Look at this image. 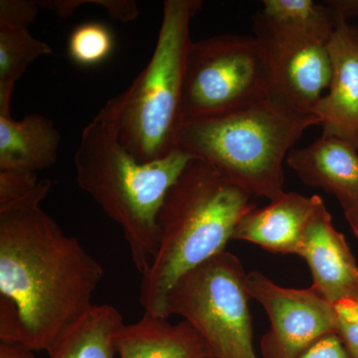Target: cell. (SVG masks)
<instances>
[{
	"label": "cell",
	"instance_id": "23",
	"mask_svg": "<svg viewBox=\"0 0 358 358\" xmlns=\"http://www.w3.org/2000/svg\"><path fill=\"white\" fill-rule=\"evenodd\" d=\"M294 358H352L336 334H329L315 341Z\"/></svg>",
	"mask_w": 358,
	"mask_h": 358
},
{
	"label": "cell",
	"instance_id": "1",
	"mask_svg": "<svg viewBox=\"0 0 358 358\" xmlns=\"http://www.w3.org/2000/svg\"><path fill=\"white\" fill-rule=\"evenodd\" d=\"M49 179L0 206V341L48 352L94 307L102 266L42 209Z\"/></svg>",
	"mask_w": 358,
	"mask_h": 358
},
{
	"label": "cell",
	"instance_id": "5",
	"mask_svg": "<svg viewBox=\"0 0 358 358\" xmlns=\"http://www.w3.org/2000/svg\"><path fill=\"white\" fill-rule=\"evenodd\" d=\"M320 126L312 113L268 100L232 114L185 122L178 148L203 159L254 199L285 192L284 162L308 129Z\"/></svg>",
	"mask_w": 358,
	"mask_h": 358
},
{
	"label": "cell",
	"instance_id": "11",
	"mask_svg": "<svg viewBox=\"0 0 358 358\" xmlns=\"http://www.w3.org/2000/svg\"><path fill=\"white\" fill-rule=\"evenodd\" d=\"M313 278L312 288L331 303L358 298V265L345 235L336 229L326 205L315 214L300 255Z\"/></svg>",
	"mask_w": 358,
	"mask_h": 358
},
{
	"label": "cell",
	"instance_id": "25",
	"mask_svg": "<svg viewBox=\"0 0 358 358\" xmlns=\"http://www.w3.org/2000/svg\"><path fill=\"white\" fill-rule=\"evenodd\" d=\"M326 3L333 9L338 20L348 21L358 17V0H329Z\"/></svg>",
	"mask_w": 358,
	"mask_h": 358
},
{
	"label": "cell",
	"instance_id": "9",
	"mask_svg": "<svg viewBox=\"0 0 358 358\" xmlns=\"http://www.w3.org/2000/svg\"><path fill=\"white\" fill-rule=\"evenodd\" d=\"M253 25L270 62L271 100L313 114L331 85L333 69L327 43L280 34L255 20Z\"/></svg>",
	"mask_w": 358,
	"mask_h": 358
},
{
	"label": "cell",
	"instance_id": "4",
	"mask_svg": "<svg viewBox=\"0 0 358 358\" xmlns=\"http://www.w3.org/2000/svg\"><path fill=\"white\" fill-rule=\"evenodd\" d=\"M200 0H166L152 58L126 91L110 99L96 119L115 129L122 147L140 162L164 159L178 148L183 124L186 59L190 23Z\"/></svg>",
	"mask_w": 358,
	"mask_h": 358
},
{
	"label": "cell",
	"instance_id": "12",
	"mask_svg": "<svg viewBox=\"0 0 358 358\" xmlns=\"http://www.w3.org/2000/svg\"><path fill=\"white\" fill-rule=\"evenodd\" d=\"M324 204L319 195L285 192L267 206L245 214L232 240L258 245L272 253L299 256L308 224Z\"/></svg>",
	"mask_w": 358,
	"mask_h": 358
},
{
	"label": "cell",
	"instance_id": "14",
	"mask_svg": "<svg viewBox=\"0 0 358 358\" xmlns=\"http://www.w3.org/2000/svg\"><path fill=\"white\" fill-rule=\"evenodd\" d=\"M119 358H211L203 338L186 320L171 324L166 317L145 313L115 334Z\"/></svg>",
	"mask_w": 358,
	"mask_h": 358
},
{
	"label": "cell",
	"instance_id": "7",
	"mask_svg": "<svg viewBox=\"0 0 358 358\" xmlns=\"http://www.w3.org/2000/svg\"><path fill=\"white\" fill-rule=\"evenodd\" d=\"M248 273L228 251L185 273L169 291L166 315H180L200 334L211 358H259L247 287Z\"/></svg>",
	"mask_w": 358,
	"mask_h": 358
},
{
	"label": "cell",
	"instance_id": "27",
	"mask_svg": "<svg viewBox=\"0 0 358 358\" xmlns=\"http://www.w3.org/2000/svg\"><path fill=\"white\" fill-rule=\"evenodd\" d=\"M343 209L345 211L346 221L350 224L353 234L358 239V200L348 205V206L343 207Z\"/></svg>",
	"mask_w": 358,
	"mask_h": 358
},
{
	"label": "cell",
	"instance_id": "6",
	"mask_svg": "<svg viewBox=\"0 0 358 358\" xmlns=\"http://www.w3.org/2000/svg\"><path fill=\"white\" fill-rule=\"evenodd\" d=\"M272 74L260 40L221 34L193 42L186 59L183 122L213 119L265 102Z\"/></svg>",
	"mask_w": 358,
	"mask_h": 358
},
{
	"label": "cell",
	"instance_id": "17",
	"mask_svg": "<svg viewBox=\"0 0 358 358\" xmlns=\"http://www.w3.org/2000/svg\"><path fill=\"white\" fill-rule=\"evenodd\" d=\"M254 18L280 34L324 43L329 42L338 22L326 2L319 4L313 0H265Z\"/></svg>",
	"mask_w": 358,
	"mask_h": 358
},
{
	"label": "cell",
	"instance_id": "2",
	"mask_svg": "<svg viewBox=\"0 0 358 358\" xmlns=\"http://www.w3.org/2000/svg\"><path fill=\"white\" fill-rule=\"evenodd\" d=\"M254 199L209 162L189 160L157 216L159 248L141 282L145 313L167 319L166 298L174 284L226 251L240 219L257 207Z\"/></svg>",
	"mask_w": 358,
	"mask_h": 358
},
{
	"label": "cell",
	"instance_id": "24",
	"mask_svg": "<svg viewBox=\"0 0 358 358\" xmlns=\"http://www.w3.org/2000/svg\"><path fill=\"white\" fill-rule=\"evenodd\" d=\"M93 3L103 7L110 17L122 22H131L138 16V4L133 0H96Z\"/></svg>",
	"mask_w": 358,
	"mask_h": 358
},
{
	"label": "cell",
	"instance_id": "18",
	"mask_svg": "<svg viewBox=\"0 0 358 358\" xmlns=\"http://www.w3.org/2000/svg\"><path fill=\"white\" fill-rule=\"evenodd\" d=\"M52 54L51 47L33 37L28 28L0 26V117H11L14 87L29 65Z\"/></svg>",
	"mask_w": 358,
	"mask_h": 358
},
{
	"label": "cell",
	"instance_id": "13",
	"mask_svg": "<svg viewBox=\"0 0 358 358\" xmlns=\"http://www.w3.org/2000/svg\"><path fill=\"white\" fill-rule=\"evenodd\" d=\"M286 162L306 185L334 195L343 208L358 200V148L350 141L322 134L294 148Z\"/></svg>",
	"mask_w": 358,
	"mask_h": 358
},
{
	"label": "cell",
	"instance_id": "22",
	"mask_svg": "<svg viewBox=\"0 0 358 358\" xmlns=\"http://www.w3.org/2000/svg\"><path fill=\"white\" fill-rule=\"evenodd\" d=\"M38 1L32 0H1L0 26L27 28L39 14Z\"/></svg>",
	"mask_w": 358,
	"mask_h": 358
},
{
	"label": "cell",
	"instance_id": "19",
	"mask_svg": "<svg viewBox=\"0 0 358 358\" xmlns=\"http://www.w3.org/2000/svg\"><path fill=\"white\" fill-rule=\"evenodd\" d=\"M114 48L112 30L96 21L78 26L68 40V55L75 64L83 67L101 64L110 57Z\"/></svg>",
	"mask_w": 358,
	"mask_h": 358
},
{
	"label": "cell",
	"instance_id": "8",
	"mask_svg": "<svg viewBox=\"0 0 358 358\" xmlns=\"http://www.w3.org/2000/svg\"><path fill=\"white\" fill-rule=\"evenodd\" d=\"M247 287L270 320L261 341V358H294L327 334H336L333 303L312 287L286 288L258 271L248 273Z\"/></svg>",
	"mask_w": 358,
	"mask_h": 358
},
{
	"label": "cell",
	"instance_id": "20",
	"mask_svg": "<svg viewBox=\"0 0 358 358\" xmlns=\"http://www.w3.org/2000/svg\"><path fill=\"white\" fill-rule=\"evenodd\" d=\"M338 331L352 358H358V298L345 299L334 303Z\"/></svg>",
	"mask_w": 358,
	"mask_h": 358
},
{
	"label": "cell",
	"instance_id": "26",
	"mask_svg": "<svg viewBox=\"0 0 358 358\" xmlns=\"http://www.w3.org/2000/svg\"><path fill=\"white\" fill-rule=\"evenodd\" d=\"M0 358H36L34 352L17 343L0 341Z\"/></svg>",
	"mask_w": 358,
	"mask_h": 358
},
{
	"label": "cell",
	"instance_id": "15",
	"mask_svg": "<svg viewBox=\"0 0 358 358\" xmlns=\"http://www.w3.org/2000/svg\"><path fill=\"white\" fill-rule=\"evenodd\" d=\"M61 134L55 124L39 114L21 121L0 117V169L36 171L49 169L58 159Z\"/></svg>",
	"mask_w": 358,
	"mask_h": 358
},
{
	"label": "cell",
	"instance_id": "3",
	"mask_svg": "<svg viewBox=\"0 0 358 358\" xmlns=\"http://www.w3.org/2000/svg\"><path fill=\"white\" fill-rule=\"evenodd\" d=\"M192 159L178 148L164 159L140 162L122 147L115 129L96 117L82 131L74 157L78 185L119 224L141 275L159 248L160 207Z\"/></svg>",
	"mask_w": 358,
	"mask_h": 358
},
{
	"label": "cell",
	"instance_id": "21",
	"mask_svg": "<svg viewBox=\"0 0 358 358\" xmlns=\"http://www.w3.org/2000/svg\"><path fill=\"white\" fill-rule=\"evenodd\" d=\"M36 173L0 169V206L22 199L38 186Z\"/></svg>",
	"mask_w": 358,
	"mask_h": 358
},
{
	"label": "cell",
	"instance_id": "10",
	"mask_svg": "<svg viewBox=\"0 0 358 358\" xmlns=\"http://www.w3.org/2000/svg\"><path fill=\"white\" fill-rule=\"evenodd\" d=\"M331 61L329 88L313 108L322 134L350 141L358 148V28L338 20L327 42Z\"/></svg>",
	"mask_w": 358,
	"mask_h": 358
},
{
	"label": "cell",
	"instance_id": "16",
	"mask_svg": "<svg viewBox=\"0 0 358 358\" xmlns=\"http://www.w3.org/2000/svg\"><path fill=\"white\" fill-rule=\"evenodd\" d=\"M124 324L114 306L94 305L51 346L49 358H115V334Z\"/></svg>",
	"mask_w": 358,
	"mask_h": 358
}]
</instances>
